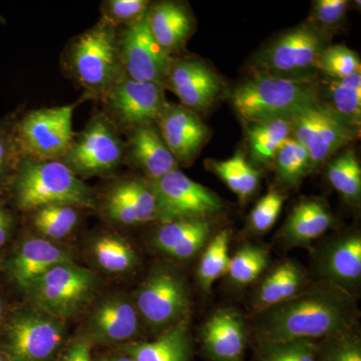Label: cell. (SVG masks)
Listing matches in <instances>:
<instances>
[{
  "label": "cell",
  "instance_id": "9",
  "mask_svg": "<svg viewBox=\"0 0 361 361\" xmlns=\"http://www.w3.org/2000/svg\"><path fill=\"white\" fill-rule=\"evenodd\" d=\"M290 121L292 137L307 149L312 170L357 137V129L320 101L297 111Z\"/></svg>",
  "mask_w": 361,
  "mask_h": 361
},
{
  "label": "cell",
  "instance_id": "49",
  "mask_svg": "<svg viewBox=\"0 0 361 361\" xmlns=\"http://www.w3.org/2000/svg\"><path fill=\"white\" fill-rule=\"evenodd\" d=\"M4 255H2L1 251H0V271H1L2 261H4Z\"/></svg>",
  "mask_w": 361,
  "mask_h": 361
},
{
  "label": "cell",
  "instance_id": "3",
  "mask_svg": "<svg viewBox=\"0 0 361 361\" xmlns=\"http://www.w3.org/2000/svg\"><path fill=\"white\" fill-rule=\"evenodd\" d=\"M61 65L66 75L85 90V97L103 101L125 75L118 28L101 18L66 44Z\"/></svg>",
  "mask_w": 361,
  "mask_h": 361
},
{
  "label": "cell",
  "instance_id": "47",
  "mask_svg": "<svg viewBox=\"0 0 361 361\" xmlns=\"http://www.w3.org/2000/svg\"><path fill=\"white\" fill-rule=\"evenodd\" d=\"M106 361H134L129 355H116L109 358Z\"/></svg>",
  "mask_w": 361,
  "mask_h": 361
},
{
  "label": "cell",
  "instance_id": "24",
  "mask_svg": "<svg viewBox=\"0 0 361 361\" xmlns=\"http://www.w3.org/2000/svg\"><path fill=\"white\" fill-rule=\"evenodd\" d=\"M134 361H189L191 341L187 322L170 327L152 342L130 343L123 348Z\"/></svg>",
  "mask_w": 361,
  "mask_h": 361
},
{
  "label": "cell",
  "instance_id": "14",
  "mask_svg": "<svg viewBox=\"0 0 361 361\" xmlns=\"http://www.w3.org/2000/svg\"><path fill=\"white\" fill-rule=\"evenodd\" d=\"M118 47L126 77L164 87L171 56L154 39L147 14L134 25L118 30Z\"/></svg>",
  "mask_w": 361,
  "mask_h": 361
},
{
  "label": "cell",
  "instance_id": "15",
  "mask_svg": "<svg viewBox=\"0 0 361 361\" xmlns=\"http://www.w3.org/2000/svg\"><path fill=\"white\" fill-rule=\"evenodd\" d=\"M164 87L176 94L183 106L197 114L208 110L218 99L221 82L203 61L171 56Z\"/></svg>",
  "mask_w": 361,
  "mask_h": 361
},
{
  "label": "cell",
  "instance_id": "28",
  "mask_svg": "<svg viewBox=\"0 0 361 361\" xmlns=\"http://www.w3.org/2000/svg\"><path fill=\"white\" fill-rule=\"evenodd\" d=\"M249 125V151L252 161L257 164L273 161L284 142L292 137L290 116L267 118Z\"/></svg>",
  "mask_w": 361,
  "mask_h": 361
},
{
  "label": "cell",
  "instance_id": "39",
  "mask_svg": "<svg viewBox=\"0 0 361 361\" xmlns=\"http://www.w3.org/2000/svg\"><path fill=\"white\" fill-rule=\"evenodd\" d=\"M149 6L148 0H104L101 6V18L120 30L144 18Z\"/></svg>",
  "mask_w": 361,
  "mask_h": 361
},
{
  "label": "cell",
  "instance_id": "48",
  "mask_svg": "<svg viewBox=\"0 0 361 361\" xmlns=\"http://www.w3.org/2000/svg\"><path fill=\"white\" fill-rule=\"evenodd\" d=\"M0 361H9L8 358H7V356L6 355V353L1 350V348H0Z\"/></svg>",
  "mask_w": 361,
  "mask_h": 361
},
{
  "label": "cell",
  "instance_id": "46",
  "mask_svg": "<svg viewBox=\"0 0 361 361\" xmlns=\"http://www.w3.org/2000/svg\"><path fill=\"white\" fill-rule=\"evenodd\" d=\"M9 313L11 312L7 310L6 300H4V297L0 295V334H1L2 329L6 324Z\"/></svg>",
  "mask_w": 361,
  "mask_h": 361
},
{
  "label": "cell",
  "instance_id": "5",
  "mask_svg": "<svg viewBox=\"0 0 361 361\" xmlns=\"http://www.w3.org/2000/svg\"><path fill=\"white\" fill-rule=\"evenodd\" d=\"M96 275L71 262L54 266L25 291L35 308L59 319L77 314L96 294Z\"/></svg>",
  "mask_w": 361,
  "mask_h": 361
},
{
  "label": "cell",
  "instance_id": "34",
  "mask_svg": "<svg viewBox=\"0 0 361 361\" xmlns=\"http://www.w3.org/2000/svg\"><path fill=\"white\" fill-rule=\"evenodd\" d=\"M230 232L223 230L209 243L198 268L201 288L209 291L213 284L228 272L229 268Z\"/></svg>",
  "mask_w": 361,
  "mask_h": 361
},
{
  "label": "cell",
  "instance_id": "19",
  "mask_svg": "<svg viewBox=\"0 0 361 361\" xmlns=\"http://www.w3.org/2000/svg\"><path fill=\"white\" fill-rule=\"evenodd\" d=\"M139 329V313L135 304L126 297L113 296L92 311L87 325V337L99 343H118L134 338Z\"/></svg>",
  "mask_w": 361,
  "mask_h": 361
},
{
  "label": "cell",
  "instance_id": "31",
  "mask_svg": "<svg viewBox=\"0 0 361 361\" xmlns=\"http://www.w3.org/2000/svg\"><path fill=\"white\" fill-rule=\"evenodd\" d=\"M92 255L97 264L110 273H125L137 264V254L130 243L118 235L97 237L92 243Z\"/></svg>",
  "mask_w": 361,
  "mask_h": 361
},
{
  "label": "cell",
  "instance_id": "44",
  "mask_svg": "<svg viewBox=\"0 0 361 361\" xmlns=\"http://www.w3.org/2000/svg\"><path fill=\"white\" fill-rule=\"evenodd\" d=\"M9 206L4 195H0V251L11 241L16 227V216Z\"/></svg>",
  "mask_w": 361,
  "mask_h": 361
},
{
  "label": "cell",
  "instance_id": "33",
  "mask_svg": "<svg viewBox=\"0 0 361 361\" xmlns=\"http://www.w3.org/2000/svg\"><path fill=\"white\" fill-rule=\"evenodd\" d=\"M327 178L331 186L349 203L357 204L361 196V167L353 149L330 161Z\"/></svg>",
  "mask_w": 361,
  "mask_h": 361
},
{
  "label": "cell",
  "instance_id": "11",
  "mask_svg": "<svg viewBox=\"0 0 361 361\" xmlns=\"http://www.w3.org/2000/svg\"><path fill=\"white\" fill-rule=\"evenodd\" d=\"M102 103V113L121 133H128L142 126L156 123L168 102L163 85L139 82L123 75Z\"/></svg>",
  "mask_w": 361,
  "mask_h": 361
},
{
  "label": "cell",
  "instance_id": "36",
  "mask_svg": "<svg viewBox=\"0 0 361 361\" xmlns=\"http://www.w3.org/2000/svg\"><path fill=\"white\" fill-rule=\"evenodd\" d=\"M18 115L20 111H18L0 118V195L6 191L23 159L14 134Z\"/></svg>",
  "mask_w": 361,
  "mask_h": 361
},
{
  "label": "cell",
  "instance_id": "41",
  "mask_svg": "<svg viewBox=\"0 0 361 361\" xmlns=\"http://www.w3.org/2000/svg\"><path fill=\"white\" fill-rule=\"evenodd\" d=\"M346 0H318L313 4L311 26L325 37V32L336 30L345 18Z\"/></svg>",
  "mask_w": 361,
  "mask_h": 361
},
{
  "label": "cell",
  "instance_id": "45",
  "mask_svg": "<svg viewBox=\"0 0 361 361\" xmlns=\"http://www.w3.org/2000/svg\"><path fill=\"white\" fill-rule=\"evenodd\" d=\"M61 361H94L92 356V341L87 336L73 339Z\"/></svg>",
  "mask_w": 361,
  "mask_h": 361
},
{
  "label": "cell",
  "instance_id": "25",
  "mask_svg": "<svg viewBox=\"0 0 361 361\" xmlns=\"http://www.w3.org/2000/svg\"><path fill=\"white\" fill-rule=\"evenodd\" d=\"M325 279L346 289L361 276V238L351 235L338 240L326 252L322 263Z\"/></svg>",
  "mask_w": 361,
  "mask_h": 361
},
{
  "label": "cell",
  "instance_id": "32",
  "mask_svg": "<svg viewBox=\"0 0 361 361\" xmlns=\"http://www.w3.org/2000/svg\"><path fill=\"white\" fill-rule=\"evenodd\" d=\"M80 209L70 205L42 207L30 212L33 227L45 238L65 239L80 222Z\"/></svg>",
  "mask_w": 361,
  "mask_h": 361
},
{
  "label": "cell",
  "instance_id": "37",
  "mask_svg": "<svg viewBox=\"0 0 361 361\" xmlns=\"http://www.w3.org/2000/svg\"><path fill=\"white\" fill-rule=\"evenodd\" d=\"M269 259L265 249L244 245L230 259L228 272L235 283L248 285L255 281L267 267Z\"/></svg>",
  "mask_w": 361,
  "mask_h": 361
},
{
  "label": "cell",
  "instance_id": "35",
  "mask_svg": "<svg viewBox=\"0 0 361 361\" xmlns=\"http://www.w3.org/2000/svg\"><path fill=\"white\" fill-rule=\"evenodd\" d=\"M273 161L278 179L287 186H295L312 171L307 149L292 137L284 142Z\"/></svg>",
  "mask_w": 361,
  "mask_h": 361
},
{
  "label": "cell",
  "instance_id": "43",
  "mask_svg": "<svg viewBox=\"0 0 361 361\" xmlns=\"http://www.w3.org/2000/svg\"><path fill=\"white\" fill-rule=\"evenodd\" d=\"M322 353V361H361L360 341L348 334L332 337Z\"/></svg>",
  "mask_w": 361,
  "mask_h": 361
},
{
  "label": "cell",
  "instance_id": "18",
  "mask_svg": "<svg viewBox=\"0 0 361 361\" xmlns=\"http://www.w3.org/2000/svg\"><path fill=\"white\" fill-rule=\"evenodd\" d=\"M103 211L106 218L121 225L156 220V199L151 183L141 178L118 180L104 195Z\"/></svg>",
  "mask_w": 361,
  "mask_h": 361
},
{
  "label": "cell",
  "instance_id": "22",
  "mask_svg": "<svg viewBox=\"0 0 361 361\" xmlns=\"http://www.w3.org/2000/svg\"><path fill=\"white\" fill-rule=\"evenodd\" d=\"M203 342L214 360L242 361L246 346L242 318L231 310L216 311L204 326Z\"/></svg>",
  "mask_w": 361,
  "mask_h": 361
},
{
  "label": "cell",
  "instance_id": "38",
  "mask_svg": "<svg viewBox=\"0 0 361 361\" xmlns=\"http://www.w3.org/2000/svg\"><path fill=\"white\" fill-rule=\"evenodd\" d=\"M316 70L322 71L326 78H343L360 73V59L344 45L327 47L318 58Z\"/></svg>",
  "mask_w": 361,
  "mask_h": 361
},
{
  "label": "cell",
  "instance_id": "16",
  "mask_svg": "<svg viewBox=\"0 0 361 361\" xmlns=\"http://www.w3.org/2000/svg\"><path fill=\"white\" fill-rule=\"evenodd\" d=\"M70 252L44 238L23 240L4 256L1 271L9 282L25 292L33 281L54 266L71 262Z\"/></svg>",
  "mask_w": 361,
  "mask_h": 361
},
{
  "label": "cell",
  "instance_id": "23",
  "mask_svg": "<svg viewBox=\"0 0 361 361\" xmlns=\"http://www.w3.org/2000/svg\"><path fill=\"white\" fill-rule=\"evenodd\" d=\"M210 231V224L203 218L176 220L161 224L154 237V244L170 257L187 260L203 248Z\"/></svg>",
  "mask_w": 361,
  "mask_h": 361
},
{
  "label": "cell",
  "instance_id": "40",
  "mask_svg": "<svg viewBox=\"0 0 361 361\" xmlns=\"http://www.w3.org/2000/svg\"><path fill=\"white\" fill-rule=\"evenodd\" d=\"M260 361H317V348L305 339L266 343L261 351Z\"/></svg>",
  "mask_w": 361,
  "mask_h": 361
},
{
  "label": "cell",
  "instance_id": "8",
  "mask_svg": "<svg viewBox=\"0 0 361 361\" xmlns=\"http://www.w3.org/2000/svg\"><path fill=\"white\" fill-rule=\"evenodd\" d=\"M61 161L80 179L108 175L125 161V142L120 130L99 111L75 135Z\"/></svg>",
  "mask_w": 361,
  "mask_h": 361
},
{
  "label": "cell",
  "instance_id": "26",
  "mask_svg": "<svg viewBox=\"0 0 361 361\" xmlns=\"http://www.w3.org/2000/svg\"><path fill=\"white\" fill-rule=\"evenodd\" d=\"M305 275L294 262L277 266L263 280L255 298V307L264 311L290 300L305 286Z\"/></svg>",
  "mask_w": 361,
  "mask_h": 361
},
{
  "label": "cell",
  "instance_id": "4",
  "mask_svg": "<svg viewBox=\"0 0 361 361\" xmlns=\"http://www.w3.org/2000/svg\"><path fill=\"white\" fill-rule=\"evenodd\" d=\"M232 104L246 123L290 116L319 102L312 78L280 77L259 71L233 92Z\"/></svg>",
  "mask_w": 361,
  "mask_h": 361
},
{
  "label": "cell",
  "instance_id": "2",
  "mask_svg": "<svg viewBox=\"0 0 361 361\" xmlns=\"http://www.w3.org/2000/svg\"><path fill=\"white\" fill-rule=\"evenodd\" d=\"M9 205L30 213L49 205L96 209L97 195L61 161L21 159L2 194Z\"/></svg>",
  "mask_w": 361,
  "mask_h": 361
},
{
  "label": "cell",
  "instance_id": "6",
  "mask_svg": "<svg viewBox=\"0 0 361 361\" xmlns=\"http://www.w3.org/2000/svg\"><path fill=\"white\" fill-rule=\"evenodd\" d=\"M63 337V320L35 307L16 308L2 329L0 348L9 361H49Z\"/></svg>",
  "mask_w": 361,
  "mask_h": 361
},
{
  "label": "cell",
  "instance_id": "1",
  "mask_svg": "<svg viewBox=\"0 0 361 361\" xmlns=\"http://www.w3.org/2000/svg\"><path fill=\"white\" fill-rule=\"evenodd\" d=\"M357 306L348 289L325 279L270 308L259 325L263 344L348 334Z\"/></svg>",
  "mask_w": 361,
  "mask_h": 361
},
{
  "label": "cell",
  "instance_id": "42",
  "mask_svg": "<svg viewBox=\"0 0 361 361\" xmlns=\"http://www.w3.org/2000/svg\"><path fill=\"white\" fill-rule=\"evenodd\" d=\"M283 203V195L276 191L269 192L263 196L252 210V229L256 232H265L269 230L279 217Z\"/></svg>",
  "mask_w": 361,
  "mask_h": 361
},
{
  "label": "cell",
  "instance_id": "21",
  "mask_svg": "<svg viewBox=\"0 0 361 361\" xmlns=\"http://www.w3.org/2000/svg\"><path fill=\"white\" fill-rule=\"evenodd\" d=\"M147 21L154 39L170 56L185 47L194 30L191 11L180 2L151 4Z\"/></svg>",
  "mask_w": 361,
  "mask_h": 361
},
{
  "label": "cell",
  "instance_id": "10",
  "mask_svg": "<svg viewBox=\"0 0 361 361\" xmlns=\"http://www.w3.org/2000/svg\"><path fill=\"white\" fill-rule=\"evenodd\" d=\"M149 183L155 195L156 220L161 224L192 218L207 219L222 210L217 195L178 169Z\"/></svg>",
  "mask_w": 361,
  "mask_h": 361
},
{
  "label": "cell",
  "instance_id": "17",
  "mask_svg": "<svg viewBox=\"0 0 361 361\" xmlns=\"http://www.w3.org/2000/svg\"><path fill=\"white\" fill-rule=\"evenodd\" d=\"M156 126L178 165L189 166L209 137V129L198 115L180 104L168 103Z\"/></svg>",
  "mask_w": 361,
  "mask_h": 361
},
{
  "label": "cell",
  "instance_id": "12",
  "mask_svg": "<svg viewBox=\"0 0 361 361\" xmlns=\"http://www.w3.org/2000/svg\"><path fill=\"white\" fill-rule=\"evenodd\" d=\"M135 306L154 329H166L183 322L190 308L189 291L183 278L170 268L152 271L135 294Z\"/></svg>",
  "mask_w": 361,
  "mask_h": 361
},
{
  "label": "cell",
  "instance_id": "30",
  "mask_svg": "<svg viewBox=\"0 0 361 361\" xmlns=\"http://www.w3.org/2000/svg\"><path fill=\"white\" fill-rule=\"evenodd\" d=\"M209 166L241 200H246L257 190L260 180L259 171L240 152L228 160L210 161Z\"/></svg>",
  "mask_w": 361,
  "mask_h": 361
},
{
  "label": "cell",
  "instance_id": "29",
  "mask_svg": "<svg viewBox=\"0 0 361 361\" xmlns=\"http://www.w3.org/2000/svg\"><path fill=\"white\" fill-rule=\"evenodd\" d=\"M324 104L342 120L357 129L361 121V73L343 78H326Z\"/></svg>",
  "mask_w": 361,
  "mask_h": 361
},
{
  "label": "cell",
  "instance_id": "20",
  "mask_svg": "<svg viewBox=\"0 0 361 361\" xmlns=\"http://www.w3.org/2000/svg\"><path fill=\"white\" fill-rule=\"evenodd\" d=\"M125 161L139 169L149 180L178 169V163L161 139L156 123L142 126L127 133Z\"/></svg>",
  "mask_w": 361,
  "mask_h": 361
},
{
  "label": "cell",
  "instance_id": "7",
  "mask_svg": "<svg viewBox=\"0 0 361 361\" xmlns=\"http://www.w3.org/2000/svg\"><path fill=\"white\" fill-rule=\"evenodd\" d=\"M77 104L42 108L18 115L14 126L23 158L61 161L75 137L73 114Z\"/></svg>",
  "mask_w": 361,
  "mask_h": 361
},
{
  "label": "cell",
  "instance_id": "27",
  "mask_svg": "<svg viewBox=\"0 0 361 361\" xmlns=\"http://www.w3.org/2000/svg\"><path fill=\"white\" fill-rule=\"evenodd\" d=\"M332 223L334 217L322 202L302 201L289 216L284 226L283 235L291 243H310L324 234L331 227Z\"/></svg>",
  "mask_w": 361,
  "mask_h": 361
},
{
  "label": "cell",
  "instance_id": "13",
  "mask_svg": "<svg viewBox=\"0 0 361 361\" xmlns=\"http://www.w3.org/2000/svg\"><path fill=\"white\" fill-rule=\"evenodd\" d=\"M325 37L310 25L285 33L259 56L263 73L280 77L312 78L318 58L325 49Z\"/></svg>",
  "mask_w": 361,
  "mask_h": 361
}]
</instances>
